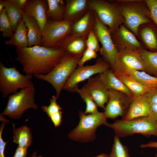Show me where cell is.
<instances>
[{
	"mask_svg": "<svg viewBox=\"0 0 157 157\" xmlns=\"http://www.w3.org/2000/svg\"><path fill=\"white\" fill-rule=\"evenodd\" d=\"M15 60L22 65L26 74H45L49 72L65 55L60 47L49 48L42 46L16 47Z\"/></svg>",
	"mask_w": 157,
	"mask_h": 157,
	"instance_id": "6da1fadb",
	"label": "cell"
},
{
	"mask_svg": "<svg viewBox=\"0 0 157 157\" xmlns=\"http://www.w3.org/2000/svg\"><path fill=\"white\" fill-rule=\"evenodd\" d=\"M124 20V25L138 38L142 24L151 23L149 8L145 0L115 1Z\"/></svg>",
	"mask_w": 157,
	"mask_h": 157,
	"instance_id": "7a4b0ae2",
	"label": "cell"
},
{
	"mask_svg": "<svg viewBox=\"0 0 157 157\" xmlns=\"http://www.w3.org/2000/svg\"><path fill=\"white\" fill-rule=\"evenodd\" d=\"M105 126L112 129L119 138L135 134L157 136L156 120L149 116L129 120H117L112 124L108 122Z\"/></svg>",
	"mask_w": 157,
	"mask_h": 157,
	"instance_id": "3957f363",
	"label": "cell"
},
{
	"mask_svg": "<svg viewBox=\"0 0 157 157\" xmlns=\"http://www.w3.org/2000/svg\"><path fill=\"white\" fill-rule=\"evenodd\" d=\"M81 58L65 53L54 68L45 74H33L36 78L48 82L55 89L58 98L65 84L78 65Z\"/></svg>",
	"mask_w": 157,
	"mask_h": 157,
	"instance_id": "277c9868",
	"label": "cell"
},
{
	"mask_svg": "<svg viewBox=\"0 0 157 157\" xmlns=\"http://www.w3.org/2000/svg\"><path fill=\"white\" fill-rule=\"evenodd\" d=\"M79 122L77 126L68 134L70 139L81 142L94 141L96 131L99 127L106 125L107 119L104 112L85 114L81 111L79 112Z\"/></svg>",
	"mask_w": 157,
	"mask_h": 157,
	"instance_id": "5b68a950",
	"label": "cell"
},
{
	"mask_svg": "<svg viewBox=\"0 0 157 157\" xmlns=\"http://www.w3.org/2000/svg\"><path fill=\"white\" fill-rule=\"evenodd\" d=\"M35 92L33 85L21 89L19 91L9 95L7 105L0 115L17 119L28 109H38V106L35 103Z\"/></svg>",
	"mask_w": 157,
	"mask_h": 157,
	"instance_id": "8992f818",
	"label": "cell"
},
{
	"mask_svg": "<svg viewBox=\"0 0 157 157\" xmlns=\"http://www.w3.org/2000/svg\"><path fill=\"white\" fill-rule=\"evenodd\" d=\"M88 4L89 8L108 28L111 34L124 24V18L115 1L112 3L103 0H88Z\"/></svg>",
	"mask_w": 157,
	"mask_h": 157,
	"instance_id": "52a82bcc",
	"label": "cell"
},
{
	"mask_svg": "<svg viewBox=\"0 0 157 157\" xmlns=\"http://www.w3.org/2000/svg\"><path fill=\"white\" fill-rule=\"evenodd\" d=\"M33 74L24 75L13 67L8 68L0 62V91L2 97H7L19 89L33 86Z\"/></svg>",
	"mask_w": 157,
	"mask_h": 157,
	"instance_id": "ba28073f",
	"label": "cell"
},
{
	"mask_svg": "<svg viewBox=\"0 0 157 157\" xmlns=\"http://www.w3.org/2000/svg\"><path fill=\"white\" fill-rule=\"evenodd\" d=\"M73 23L65 20H47L42 31L41 46L47 47H59L71 33Z\"/></svg>",
	"mask_w": 157,
	"mask_h": 157,
	"instance_id": "9c48e42d",
	"label": "cell"
},
{
	"mask_svg": "<svg viewBox=\"0 0 157 157\" xmlns=\"http://www.w3.org/2000/svg\"><path fill=\"white\" fill-rule=\"evenodd\" d=\"M94 15L95 22L93 31L101 45L100 51L101 54L112 69L118 51L109 29L100 21L95 13Z\"/></svg>",
	"mask_w": 157,
	"mask_h": 157,
	"instance_id": "30bf717a",
	"label": "cell"
},
{
	"mask_svg": "<svg viewBox=\"0 0 157 157\" xmlns=\"http://www.w3.org/2000/svg\"><path fill=\"white\" fill-rule=\"evenodd\" d=\"M140 51L129 50L119 51L112 69L114 74H127L135 71L147 73Z\"/></svg>",
	"mask_w": 157,
	"mask_h": 157,
	"instance_id": "8fae6325",
	"label": "cell"
},
{
	"mask_svg": "<svg viewBox=\"0 0 157 157\" xmlns=\"http://www.w3.org/2000/svg\"><path fill=\"white\" fill-rule=\"evenodd\" d=\"M110 67L104 60H99L95 64L78 67L75 69L66 82L63 89L71 92H76L78 84L97 74H100Z\"/></svg>",
	"mask_w": 157,
	"mask_h": 157,
	"instance_id": "7c38bea8",
	"label": "cell"
},
{
	"mask_svg": "<svg viewBox=\"0 0 157 157\" xmlns=\"http://www.w3.org/2000/svg\"><path fill=\"white\" fill-rule=\"evenodd\" d=\"M132 97L117 90H108V99L104 108L106 117L115 119L121 116L123 118L128 110Z\"/></svg>",
	"mask_w": 157,
	"mask_h": 157,
	"instance_id": "4fadbf2b",
	"label": "cell"
},
{
	"mask_svg": "<svg viewBox=\"0 0 157 157\" xmlns=\"http://www.w3.org/2000/svg\"><path fill=\"white\" fill-rule=\"evenodd\" d=\"M111 35L118 51L127 50L139 51L144 48L136 36L124 24Z\"/></svg>",
	"mask_w": 157,
	"mask_h": 157,
	"instance_id": "5bb4252c",
	"label": "cell"
},
{
	"mask_svg": "<svg viewBox=\"0 0 157 157\" xmlns=\"http://www.w3.org/2000/svg\"><path fill=\"white\" fill-rule=\"evenodd\" d=\"M84 87L97 106L104 109L108 99V90L100 80L99 75L88 79Z\"/></svg>",
	"mask_w": 157,
	"mask_h": 157,
	"instance_id": "9a60e30c",
	"label": "cell"
},
{
	"mask_svg": "<svg viewBox=\"0 0 157 157\" xmlns=\"http://www.w3.org/2000/svg\"><path fill=\"white\" fill-rule=\"evenodd\" d=\"M47 0H28L23 10L24 13L33 17L36 21L42 33L47 21Z\"/></svg>",
	"mask_w": 157,
	"mask_h": 157,
	"instance_id": "2e32d148",
	"label": "cell"
},
{
	"mask_svg": "<svg viewBox=\"0 0 157 157\" xmlns=\"http://www.w3.org/2000/svg\"><path fill=\"white\" fill-rule=\"evenodd\" d=\"M149 105L147 94L141 95H134L128 111L124 117V120H129L149 116Z\"/></svg>",
	"mask_w": 157,
	"mask_h": 157,
	"instance_id": "e0dca14e",
	"label": "cell"
},
{
	"mask_svg": "<svg viewBox=\"0 0 157 157\" xmlns=\"http://www.w3.org/2000/svg\"><path fill=\"white\" fill-rule=\"evenodd\" d=\"M89 8L88 0H67L63 20L73 23L81 17Z\"/></svg>",
	"mask_w": 157,
	"mask_h": 157,
	"instance_id": "ac0fdd59",
	"label": "cell"
},
{
	"mask_svg": "<svg viewBox=\"0 0 157 157\" xmlns=\"http://www.w3.org/2000/svg\"><path fill=\"white\" fill-rule=\"evenodd\" d=\"M95 22L94 13L89 8L81 17L73 24L71 34L87 38L90 32L93 31Z\"/></svg>",
	"mask_w": 157,
	"mask_h": 157,
	"instance_id": "d6986e66",
	"label": "cell"
},
{
	"mask_svg": "<svg viewBox=\"0 0 157 157\" xmlns=\"http://www.w3.org/2000/svg\"><path fill=\"white\" fill-rule=\"evenodd\" d=\"M86 39L71 34L64 39L59 47L68 54L81 58L87 48Z\"/></svg>",
	"mask_w": 157,
	"mask_h": 157,
	"instance_id": "ffe728a7",
	"label": "cell"
},
{
	"mask_svg": "<svg viewBox=\"0 0 157 157\" xmlns=\"http://www.w3.org/2000/svg\"><path fill=\"white\" fill-rule=\"evenodd\" d=\"M102 83L108 90L122 92L132 97L134 95L125 85L115 75L112 70L108 69L99 75Z\"/></svg>",
	"mask_w": 157,
	"mask_h": 157,
	"instance_id": "44dd1931",
	"label": "cell"
},
{
	"mask_svg": "<svg viewBox=\"0 0 157 157\" xmlns=\"http://www.w3.org/2000/svg\"><path fill=\"white\" fill-rule=\"evenodd\" d=\"M22 19L28 29V47L41 46L42 33L38 22L33 17L27 15L24 13Z\"/></svg>",
	"mask_w": 157,
	"mask_h": 157,
	"instance_id": "7402d4cb",
	"label": "cell"
},
{
	"mask_svg": "<svg viewBox=\"0 0 157 157\" xmlns=\"http://www.w3.org/2000/svg\"><path fill=\"white\" fill-rule=\"evenodd\" d=\"M151 23L144 24L140 26L138 31V37L148 49H157V34Z\"/></svg>",
	"mask_w": 157,
	"mask_h": 157,
	"instance_id": "603a6c76",
	"label": "cell"
},
{
	"mask_svg": "<svg viewBox=\"0 0 157 157\" xmlns=\"http://www.w3.org/2000/svg\"><path fill=\"white\" fill-rule=\"evenodd\" d=\"M4 43L6 45L13 46L15 47H28V29L23 19L12 36L8 40H5Z\"/></svg>",
	"mask_w": 157,
	"mask_h": 157,
	"instance_id": "cb8c5ba5",
	"label": "cell"
},
{
	"mask_svg": "<svg viewBox=\"0 0 157 157\" xmlns=\"http://www.w3.org/2000/svg\"><path fill=\"white\" fill-rule=\"evenodd\" d=\"M115 74L134 95H141L146 94L152 89L142 85L129 74Z\"/></svg>",
	"mask_w": 157,
	"mask_h": 157,
	"instance_id": "d4e9b609",
	"label": "cell"
},
{
	"mask_svg": "<svg viewBox=\"0 0 157 157\" xmlns=\"http://www.w3.org/2000/svg\"><path fill=\"white\" fill-rule=\"evenodd\" d=\"M47 20L60 21L63 20L65 4L62 0H47Z\"/></svg>",
	"mask_w": 157,
	"mask_h": 157,
	"instance_id": "484cf974",
	"label": "cell"
},
{
	"mask_svg": "<svg viewBox=\"0 0 157 157\" xmlns=\"http://www.w3.org/2000/svg\"><path fill=\"white\" fill-rule=\"evenodd\" d=\"M5 9L14 32L22 20L23 10L10 0H5Z\"/></svg>",
	"mask_w": 157,
	"mask_h": 157,
	"instance_id": "4316f807",
	"label": "cell"
},
{
	"mask_svg": "<svg viewBox=\"0 0 157 157\" xmlns=\"http://www.w3.org/2000/svg\"><path fill=\"white\" fill-rule=\"evenodd\" d=\"M13 136V142L20 147L28 148L32 144V133L30 128L26 125L15 129Z\"/></svg>",
	"mask_w": 157,
	"mask_h": 157,
	"instance_id": "83f0119b",
	"label": "cell"
},
{
	"mask_svg": "<svg viewBox=\"0 0 157 157\" xmlns=\"http://www.w3.org/2000/svg\"><path fill=\"white\" fill-rule=\"evenodd\" d=\"M140 53L147 73L157 77V51L152 52L144 48Z\"/></svg>",
	"mask_w": 157,
	"mask_h": 157,
	"instance_id": "f1b7e54d",
	"label": "cell"
},
{
	"mask_svg": "<svg viewBox=\"0 0 157 157\" xmlns=\"http://www.w3.org/2000/svg\"><path fill=\"white\" fill-rule=\"evenodd\" d=\"M125 74L130 75L142 85L151 89L157 88V77L151 76L145 72L133 71Z\"/></svg>",
	"mask_w": 157,
	"mask_h": 157,
	"instance_id": "f546056e",
	"label": "cell"
},
{
	"mask_svg": "<svg viewBox=\"0 0 157 157\" xmlns=\"http://www.w3.org/2000/svg\"><path fill=\"white\" fill-rule=\"evenodd\" d=\"M76 92L86 104V108L84 112L85 114H94L99 112L97 105L84 86L80 89L78 88Z\"/></svg>",
	"mask_w": 157,
	"mask_h": 157,
	"instance_id": "4dcf8cb0",
	"label": "cell"
},
{
	"mask_svg": "<svg viewBox=\"0 0 157 157\" xmlns=\"http://www.w3.org/2000/svg\"><path fill=\"white\" fill-rule=\"evenodd\" d=\"M108 157H130L128 147L123 144L119 138L116 135Z\"/></svg>",
	"mask_w": 157,
	"mask_h": 157,
	"instance_id": "1f68e13d",
	"label": "cell"
},
{
	"mask_svg": "<svg viewBox=\"0 0 157 157\" xmlns=\"http://www.w3.org/2000/svg\"><path fill=\"white\" fill-rule=\"evenodd\" d=\"M0 31L4 38H10L14 33L5 8L0 12Z\"/></svg>",
	"mask_w": 157,
	"mask_h": 157,
	"instance_id": "d6a6232c",
	"label": "cell"
},
{
	"mask_svg": "<svg viewBox=\"0 0 157 157\" xmlns=\"http://www.w3.org/2000/svg\"><path fill=\"white\" fill-rule=\"evenodd\" d=\"M57 98L56 95L53 96L50 100L49 105L48 106H45L42 107L43 111L46 113L49 117L62 109L61 107L57 102Z\"/></svg>",
	"mask_w": 157,
	"mask_h": 157,
	"instance_id": "836d02e7",
	"label": "cell"
},
{
	"mask_svg": "<svg viewBox=\"0 0 157 157\" xmlns=\"http://www.w3.org/2000/svg\"><path fill=\"white\" fill-rule=\"evenodd\" d=\"M87 48L96 52L100 51V48L99 44V40L94 31H91L87 36L86 40Z\"/></svg>",
	"mask_w": 157,
	"mask_h": 157,
	"instance_id": "e575fe53",
	"label": "cell"
},
{
	"mask_svg": "<svg viewBox=\"0 0 157 157\" xmlns=\"http://www.w3.org/2000/svg\"><path fill=\"white\" fill-rule=\"evenodd\" d=\"M149 8L150 18L157 26V0H145Z\"/></svg>",
	"mask_w": 157,
	"mask_h": 157,
	"instance_id": "d590c367",
	"label": "cell"
},
{
	"mask_svg": "<svg viewBox=\"0 0 157 157\" xmlns=\"http://www.w3.org/2000/svg\"><path fill=\"white\" fill-rule=\"evenodd\" d=\"M96 52L93 50L86 48L78 62V67L83 66L87 61L96 58L97 56Z\"/></svg>",
	"mask_w": 157,
	"mask_h": 157,
	"instance_id": "8d00e7d4",
	"label": "cell"
},
{
	"mask_svg": "<svg viewBox=\"0 0 157 157\" xmlns=\"http://www.w3.org/2000/svg\"><path fill=\"white\" fill-rule=\"evenodd\" d=\"M0 120L3 121L0 128V157H5L4 150L6 143L4 141L2 138V133L5 124L8 120L3 116H0Z\"/></svg>",
	"mask_w": 157,
	"mask_h": 157,
	"instance_id": "74e56055",
	"label": "cell"
},
{
	"mask_svg": "<svg viewBox=\"0 0 157 157\" xmlns=\"http://www.w3.org/2000/svg\"><path fill=\"white\" fill-rule=\"evenodd\" d=\"M62 112L60 110L49 117L56 128L59 126L61 123L62 121Z\"/></svg>",
	"mask_w": 157,
	"mask_h": 157,
	"instance_id": "f35d334b",
	"label": "cell"
},
{
	"mask_svg": "<svg viewBox=\"0 0 157 157\" xmlns=\"http://www.w3.org/2000/svg\"><path fill=\"white\" fill-rule=\"evenodd\" d=\"M147 96L149 105H157V88L151 89L147 94Z\"/></svg>",
	"mask_w": 157,
	"mask_h": 157,
	"instance_id": "ab89813d",
	"label": "cell"
},
{
	"mask_svg": "<svg viewBox=\"0 0 157 157\" xmlns=\"http://www.w3.org/2000/svg\"><path fill=\"white\" fill-rule=\"evenodd\" d=\"M27 155V148L18 146L13 157H26Z\"/></svg>",
	"mask_w": 157,
	"mask_h": 157,
	"instance_id": "60d3db41",
	"label": "cell"
},
{
	"mask_svg": "<svg viewBox=\"0 0 157 157\" xmlns=\"http://www.w3.org/2000/svg\"><path fill=\"white\" fill-rule=\"evenodd\" d=\"M140 147L142 148H154L156 149L157 151V142L150 141L147 143L142 144Z\"/></svg>",
	"mask_w": 157,
	"mask_h": 157,
	"instance_id": "b9f144b4",
	"label": "cell"
},
{
	"mask_svg": "<svg viewBox=\"0 0 157 157\" xmlns=\"http://www.w3.org/2000/svg\"><path fill=\"white\" fill-rule=\"evenodd\" d=\"M18 7L23 10L28 0H10Z\"/></svg>",
	"mask_w": 157,
	"mask_h": 157,
	"instance_id": "7bdbcfd3",
	"label": "cell"
},
{
	"mask_svg": "<svg viewBox=\"0 0 157 157\" xmlns=\"http://www.w3.org/2000/svg\"><path fill=\"white\" fill-rule=\"evenodd\" d=\"M5 0L0 1V12L5 8Z\"/></svg>",
	"mask_w": 157,
	"mask_h": 157,
	"instance_id": "ee69618b",
	"label": "cell"
},
{
	"mask_svg": "<svg viewBox=\"0 0 157 157\" xmlns=\"http://www.w3.org/2000/svg\"><path fill=\"white\" fill-rule=\"evenodd\" d=\"M93 157H108V155L105 153H103Z\"/></svg>",
	"mask_w": 157,
	"mask_h": 157,
	"instance_id": "f6af8a7d",
	"label": "cell"
},
{
	"mask_svg": "<svg viewBox=\"0 0 157 157\" xmlns=\"http://www.w3.org/2000/svg\"><path fill=\"white\" fill-rule=\"evenodd\" d=\"M31 157H43L41 156H37V152L35 151L33 153Z\"/></svg>",
	"mask_w": 157,
	"mask_h": 157,
	"instance_id": "bcb514c9",
	"label": "cell"
},
{
	"mask_svg": "<svg viewBox=\"0 0 157 157\" xmlns=\"http://www.w3.org/2000/svg\"><path fill=\"white\" fill-rule=\"evenodd\" d=\"M154 157H157V153L156 154Z\"/></svg>",
	"mask_w": 157,
	"mask_h": 157,
	"instance_id": "7dc6e473",
	"label": "cell"
},
{
	"mask_svg": "<svg viewBox=\"0 0 157 157\" xmlns=\"http://www.w3.org/2000/svg\"><path fill=\"white\" fill-rule=\"evenodd\" d=\"M156 124H157V119L156 120Z\"/></svg>",
	"mask_w": 157,
	"mask_h": 157,
	"instance_id": "c3c4849f",
	"label": "cell"
}]
</instances>
